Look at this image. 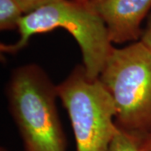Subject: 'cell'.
I'll use <instances>...</instances> for the list:
<instances>
[{
	"mask_svg": "<svg viewBox=\"0 0 151 151\" xmlns=\"http://www.w3.org/2000/svg\"><path fill=\"white\" fill-rule=\"evenodd\" d=\"M6 95L24 151H66L67 141L55 103L56 85L40 65L15 68Z\"/></svg>",
	"mask_w": 151,
	"mask_h": 151,
	"instance_id": "cell-1",
	"label": "cell"
},
{
	"mask_svg": "<svg viewBox=\"0 0 151 151\" xmlns=\"http://www.w3.org/2000/svg\"><path fill=\"white\" fill-rule=\"evenodd\" d=\"M56 28L70 33L78 43L82 65L92 79L99 77L114 47L103 20L86 3L77 0H56L24 14L19 23V39L14 44H1V52L14 54L24 49L37 34Z\"/></svg>",
	"mask_w": 151,
	"mask_h": 151,
	"instance_id": "cell-2",
	"label": "cell"
},
{
	"mask_svg": "<svg viewBox=\"0 0 151 151\" xmlns=\"http://www.w3.org/2000/svg\"><path fill=\"white\" fill-rule=\"evenodd\" d=\"M98 79L113 99L117 128L139 141L150 134V49L140 40L114 47Z\"/></svg>",
	"mask_w": 151,
	"mask_h": 151,
	"instance_id": "cell-3",
	"label": "cell"
},
{
	"mask_svg": "<svg viewBox=\"0 0 151 151\" xmlns=\"http://www.w3.org/2000/svg\"><path fill=\"white\" fill-rule=\"evenodd\" d=\"M56 90L70 119L76 151H108L119 129L113 99L100 80L76 65Z\"/></svg>",
	"mask_w": 151,
	"mask_h": 151,
	"instance_id": "cell-4",
	"label": "cell"
},
{
	"mask_svg": "<svg viewBox=\"0 0 151 151\" xmlns=\"http://www.w3.org/2000/svg\"><path fill=\"white\" fill-rule=\"evenodd\" d=\"M86 4L103 20L112 43L140 40L141 24L151 9V0H89Z\"/></svg>",
	"mask_w": 151,
	"mask_h": 151,
	"instance_id": "cell-5",
	"label": "cell"
},
{
	"mask_svg": "<svg viewBox=\"0 0 151 151\" xmlns=\"http://www.w3.org/2000/svg\"><path fill=\"white\" fill-rule=\"evenodd\" d=\"M24 15L20 6L14 0H0V29H18L19 23Z\"/></svg>",
	"mask_w": 151,
	"mask_h": 151,
	"instance_id": "cell-6",
	"label": "cell"
},
{
	"mask_svg": "<svg viewBox=\"0 0 151 151\" xmlns=\"http://www.w3.org/2000/svg\"><path fill=\"white\" fill-rule=\"evenodd\" d=\"M140 141L118 129L108 151H140Z\"/></svg>",
	"mask_w": 151,
	"mask_h": 151,
	"instance_id": "cell-7",
	"label": "cell"
},
{
	"mask_svg": "<svg viewBox=\"0 0 151 151\" xmlns=\"http://www.w3.org/2000/svg\"><path fill=\"white\" fill-rule=\"evenodd\" d=\"M14 1L20 6L24 14H27L56 0H14Z\"/></svg>",
	"mask_w": 151,
	"mask_h": 151,
	"instance_id": "cell-8",
	"label": "cell"
},
{
	"mask_svg": "<svg viewBox=\"0 0 151 151\" xmlns=\"http://www.w3.org/2000/svg\"><path fill=\"white\" fill-rule=\"evenodd\" d=\"M140 41L151 50V15L150 16L149 21L147 23L146 28L143 31Z\"/></svg>",
	"mask_w": 151,
	"mask_h": 151,
	"instance_id": "cell-9",
	"label": "cell"
},
{
	"mask_svg": "<svg viewBox=\"0 0 151 151\" xmlns=\"http://www.w3.org/2000/svg\"><path fill=\"white\" fill-rule=\"evenodd\" d=\"M139 149L140 151H151V133L140 141Z\"/></svg>",
	"mask_w": 151,
	"mask_h": 151,
	"instance_id": "cell-10",
	"label": "cell"
},
{
	"mask_svg": "<svg viewBox=\"0 0 151 151\" xmlns=\"http://www.w3.org/2000/svg\"><path fill=\"white\" fill-rule=\"evenodd\" d=\"M0 151H8V150L6 149L5 147H3V146H2V147L0 148Z\"/></svg>",
	"mask_w": 151,
	"mask_h": 151,
	"instance_id": "cell-11",
	"label": "cell"
},
{
	"mask_svg": "<svg viewBox=\"0 0 151 151\" xmlns=\"http://www.w3.org/2000/svg\"><path fill=\"white\" fill-rule=\"evenodd\" d=\"M77 1H79V2H82V3H86V2H88L89 0H77Z\"/></svg>",
	"mask_w": 151,
	"mask_h": 151,
	"instance_id": "cell-12",
	"label": "cell"
}]
</instances>
